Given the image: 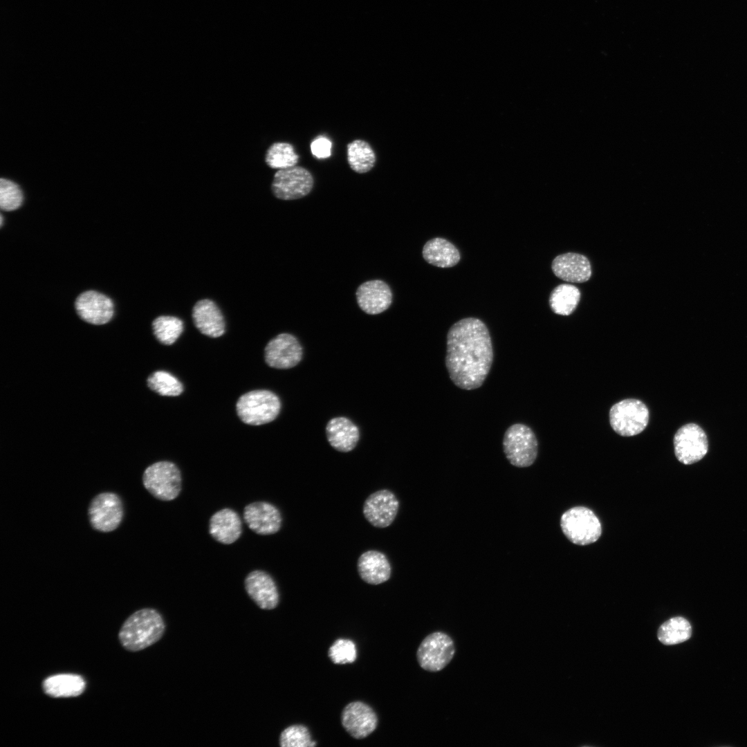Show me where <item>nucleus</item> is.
<instances>
[{"mask_svg": "<svg viewBox=\"0 0 747 747\" xmlns=\"http://www.w3.org/2000/svg\"><path fill=\"white\" fill-rule=\"evenodd\" d=\"M356 297L360 308L369 315L380 314L387 310L393 299L391 288L380 279L363 282L357 288Z\"/></svg>", "mask_w": 747, "mask_h": 747, "instance_id": "nucleus-17", "label": "nucleus"}, {"mask_svg": "<svg viewBox=\"0 0 747 747\" xmlns=\"http://www.w3.org/2000/svg\"><path fill=\"white\" fill-rule=\"evenodd\" d=\"M192 316L196 329L203 335L219 338L225 331V322L217 304L210 299H202L195 303Z\"/></svg>", "mask_w": 747, "mask_h": 747, "instance_id": "nucleus-19", "label": "nucleus"}, {"mask_svg": "<svg viewBox=\"0 0 747 747\" xmlns=\"http://www.w3.org/2000/svg\"><path fill=\"white\" fill-rule=\"evenodd\" d=\"M302 347L292 334L283 333L271 339L265 348V360L276 369H290L302 358Z\"/></svg>", "mask_w": 747, "mask_h": 747, "instance_id": "nucleus-13", "label": "nucleus"}, {"mask_svg": "<svg viewBox=\"0 0 747 747\" xmlns=\"http://www.w3.org/2000/svg\"><path fill=\"white\" fill-rule=\"evenodd\" d=\"M279 743L281 747H313L317 744L311 739L308 728L302 724L291 725L282 730Z\"/></svg>", "mask_w": 747, "mask_h": 747, "instance_id": "nucleus-32", "label": "nucleus"}, {"mask_svg": "<svg viewBox=\"0 0 747 747\" xmlns=\"http://www.w3.org/2000/svg\"><path fill=\"white\" fill-rule=\"evenodd\" d=\"M299 156L292 145L278 142L271 145L265 156L266 163L273 169H286L295 166Z\"/></svg>", "mask_w": 747, "mask_h": 747, "instance_id": "nucleus-30", "label": "nucleus"}, {"mask_svg": "<svg viewBox=\"0 0 747 747\" xmlns=\"http://www.w3.org/2000/svg\"><path fill=\"white\" fill-rule=\"evenodd\" d=\"M181 474L170 461H158L148 466L142 475L146 490L155 498L165 501L176 498L181 490Z\"/></svg>", "mask_w": 747, "mask_h": 747, "instance_id": "nucleus-6", "label": "nucleus"}, {"mask_svg": "<svg viewBox=\"0 0 747 747\" xmlns=\"http://www.w3.org/2000/svg\"><path fill=\"white\" fill-rule=\"evenodd\" d=\"M3 222H4V221H3V215L2 214H0V227H1V228H2V227H3Z\"/></svg>", "mask_w": 747, "mask_h": 747, "instance_id": "nucleus-36", "label": "nucleus"}, {"mask_svg": "<svg viewBox=\"0 0 747 747\" xmlns=\"http://www.w3.org/2000/svg\"><path fill=\"white\" fill-rule=\"evenodd\" d=\"M344 730L353 738L361 739L371 734L378 725V717L368 704L362 701L348 703L341 714Z\"/></svg>", "mask_w": 747, "mask_h": 747, "instance_id": "nucleus-15", "label": "nucleus"}, {"mask_svg": "<svg viewBox=\"0 0 747 747\" xmlns=\"http://www.w3.org/2000/svg\"><path fill=\"white\" fill-rule=\"evenodd\" d=\"M88 513L90 524L95 530L104 533L113 531L123 517L122 501L116 493H100L91 500Z\"/></svg>", "mask_w": 747, "mask_h": 747, "instance_id": "nucleus-10", "label": "nucleus"}, {"mask_svg": "<svg viewBox=\"0 0 747 747\" xmlns=\"http://www.w3.org/2000/svg\"><path fill=\"white\" fill-rule=\"evenodd\" d=\"M326 436L330 445L336 450L350 452L356 446L360 432L358 427L349 418L335 417L327 423Z\"/></svg>", "mask_w": 747, "mask_h": 747, "instance_id": "nucleus-23", "label": "nucleus"}, {"mask_svg": "<svg viewBox=\"0 0 747 747\" xmlns=\"http://www.w3.org/2000/svg\"><path fill=\"white\" fill-rule=\"evenodd\" d=\"M454 653L452 638L446 633L435 631L421 641L416 652V658L423 670L436 672L442 670L450 663Z\"/></svg>", "mask_w": 747, "mask_h": 747, "instance_id": "nucleus-8", "label": "nucleus"}, {"mask_svg": "<svg viewBox=\"0 0 747 747\" xmlns=\"http://www.w3.org/2000/svg\"><path fill=\"white\" fill-rule=\"evenodd\" d=\"M692 635V627L685 618H672L663 623L658 630V639L663 644L672 645L688 640Z\"/></svg>", "mask_w": 747, "mask_h": 747, "instance_id": "nucleus-28", "label": "nucleus"}, {"mask_svg": "<svg viewBox=\"0 0 747 747\" xmlns=\"http://www.w3.org/2000/svg\"><path fill=\"white\" fill-rule=\"evenodd\" d=\"M328 656L334 664L352 663L357 657L356 645L349 639H337L329 647Z\"/></svg>", "mask_w": 747, "mask_h": 747, "instance_id": "nucleus-34", "label": "nucleus"}, {"mask_svg": "<svg viewBox=\"0 0 747 747\" xmlns=\"http://www.w3.org/2000/svg\"><path fill=\"white\" fill-rule=\"evenodd\" d=\"M674 453L682 463L690 465L700 461L708 450L707 436L695 423L681 427L674 436Z\"/></svg>", "mask_w": 747, "mask_h": 747, "instance_id": "nucleus-11", "label": "nucleus"}, {"mask_svg": "<svg viewBox=\"0 0 747 747\" xmlns=\"http://www.w3.org/2000/svg\"><path fill=\"white\" fill-rule=\"evenodd\" d=\"M244 586L249 597L261 609L271 610L278 605V589L268 573L261 570L251 571L245 579Z\"/></svg>", "mask_w": 747, "mask_h": 747, "instance_id": "nucleus-18", "label": "nucleus"}, {"mask_svg": "<svg viewBox=\"0 0 747 747\" xmlns=\"http://www.w3.org/2000/svg\"><path fill=\"white\" fill-rule=\"evenodd\" d=\"M646 405L636 398H627L614 404L609 410L612 429L622 436H632L641 433L649 421Z\"/></svg>", "mask_w": 747, "mask_h": 747, "instance_id": "nucleus-7", "label": "nucleus"}, {"mask_svg": "<svg viewBox=\"0 0 747 747\" xmlns=\"http://www.w3.org/2000/svg\"><path fill=\"white\" fill-rule=\"evenodd\" d=\"M42 688L45 694L52 697H75L84 692L86 682L79 674H57L46 678Z\"/></svg>", "mask_w": 747, "mask_h": 747, "instance_id": "nucleus-24", "label": "nucleus"}, {"mask_svg": "<svg viewBox=\"0 0 747 747\" xmlns=\"http://www.w3.org/2000/svg\"><path fill=\"white\" fill-rule=\"evenodd\" d=\"M74 308L82 320L96 326L107 324L115 313V305L111 297L95 290H86L79 294Z\"/></svg>", "mask_w": 747, "mask_h": 747, "instance_id": "nucleus-12", "label": "nucleus"}, {"mask_svg": "<svg viewBox=\"0 0 747 747\" xmlns=\"http://www.w3.org/2000/svg\"><path fill=\"white\" fill-rule=\"evenodd\" d=\"M313 183V178L308 170L295 165L277 171L271 190L274 196L279 199L295 200L309 194Z\"/></svg>", "mask_w": 747, "mask_h": 747, "instance_id": "nucleus-9", "label": "nucleus"}, {"mask_svg": "<svg viewBox=\"0 0 747 747\" xmlns=\"http://www.w3.org/2000/svg\"><path fill=\"white\" fill-rule=\"evenodd\" d=\"M560 526L566 538L577 545L592 544L602 533L600 520L591 509L584 506L573 507L564 512L560 518Z\"/></svg>", "mask_w": 747, "mask_h": 747, "instance_id": "nucleus-5", "label": "nucleus"}, {"mask_svg": "<svg viewBox=\"0 0 747 747\" xmlns=\"http://www.w3.org/2000/svg\"><path fill=\"white\" fill-rule=\"evenodd\" d=\"M357 569L361 579L369 584H380L391 576V568L386 555L378 551L364 552L358 558Z\"/></svg>", "mask_w": 747, "mask_h": 747, "instance_id": "nucleus-22", "label": "nucleus"}, {"mask_svg": "<svg viewBox=\"0 0 747 747\" xmlns=\"http://www.w3.org/2000/svg\"><path fill=\"white\" fill-rule=\"evenodd\" d=\"M165 631L162 615L154 609L145 608L127 618L120 629L118 638L125 649L138 652L158 642Z\"/></svg>", "mask_w": 747, "mask_h": 747, "instance_id": "nucleus-2", "label": "nucleus"}, {"mask_svg": "<svg viewBox=\"0 0 747 747\" xmlns=\"http://www.w3.org/2000/svg\"><path fill=\"white\" fill-rule=\"evenodd\" d=\"M148 387L161 396H176L183 391L182 383L173 375L165 371L152 373L147 378Z\"/></svg>", "mask_w": 747, "mask_h": 747, "instance_id": "nucleus-31", "label": "nucleus"}, {"mask_svg": "<svg viewBox=\"0 0 747 747\" xmlns=\"http://www.w3.org/2000/svg\"><path fill=\"white\" fill-rule=\"evenodd\" d=\"M580 299V292L576 286L562 284L552 290L549 297V304L555 313L569 315L575 311Z\"/></svg>", "mask_w": 747, "mask_h": 747, "instance_id": "nucleus-26", "label": "nucleus"}, {"mask_svg": "<svg viewBox=\"0 0 747 747\" xmlns=\"http://www.w3.org/2000/svg\"><path fill=\"white\" fill-rule=\"evenodd\" d=\"M493 358L490 334L481 320L463 318L448 330L445 363L450 380L457 387L474 390L481 387Z\"/></svg>", "mask_w": 747, "mask_h": 747, "instance_id": "nucleus-1", "label": "nucleus"}, {"mask_svg": "<svg viewBox=\"0 0 747 747\" xmlns=\"http://www.w3.org/2000/svg\"><path fill=\"white\" fill-rule=\"evenodd\" d=\"M23 193L20 187L15 182L1 178L0 181V208L5 212H11L19 208L23 203Z\"/></svg>", "mask_w": 747, "mask_h": 747, "instance_id": "nucleus-33", "label": "nucleus"}, {"mask_svg": "<svg viewBox=\"0 0 747 747\" xmlns=\"http://www.w3.org/2000/svg\"><path fill=\"white\" fill-rule=\"evenodd\" d=\"M503 450L511 465L527 468L535 462L538 452V442L533 430L524 423L509 426L503 437Z\"/></svg>", "mask_w": 747, "mask_h": 747, "instance_id": "nucleus-3", "label": "nucleus"}, {"mask_svg": "<svg viewBox=\"0 0 747 747\" xmlns=\"http://www.w3.org/2000/svg\"><path fill=\"white\" fill-rule=\"evenodd\" d=\"M331 142L326 137L320 136L313 140L311 144V150L315 158H327L331 154Z\"/></svg>", "mask_w": 747, "mask_h": 747, "instance_id": "nucleus-35", "label": "nucleus"}, {"mask_svg": "<svg viewBox=\"0 0 747 747\" xmlns=\"http://www.w3.org/2000/svg\"><path fill=\"white\" fill-rule=\"evenodd\" d=\"M398 507L399 502L396 495L387 489H382L367 498L362 511L365 517L372 526L385 528L395 519Z\"/></svg>", "mask_w": 747, "mask_h": 747, "instance_id": "nucleus-14", "label": "nucleus"}, {"mask_svg": "<svg viewBox=\"0 0 747 747\" xmlns=\"http://www.w3.org/2000/svg\"><path fill=\"white\" fill-rule=\"evenodd\" d=\"M347 159L351 168L360 174L371 170L376 163L374 151L362 140H355L347 145Z\"/></svg>", "mask_w": 747, "mask_h": 747, "instance_id": "nucleus-27", "label": "nucleus"}, {"mask_svg": "<svg viewBox=\"0 0 747 747\" xmlns=\"http://www.w3.org/2000/svg\"><path fill=\"white\" fill-rule=\"evenodd\" d=\"M551 268L558 278L568 282H584L591 276L589 260L578 253L568 252L557 256L552 262Z\"/></svg>", "mask_w": 747, "mask_h": 747, "instance_id": "nucleus-20", "label": "nucleus"}, {"mask_svg": "<svg viewBox=\"0 0 747 747\" xmlns=\"http://www.w3.org/2000/svg\"><path fill=\"white\" fill-rule=\"evenodd\" d=\"M239 418L245 423L259 425L273 421L279 414L281 402L268 390H254L242 395L237 403Z\"/></svg>", "mask_w": 747, "mask_h": 747, "instance_id": "nucleus-4", "label": "nucleus"}, {"mask_svg": "<svg viewBox=\"0 0 747 747\" xmlns=\"http://www.w3.org/2000/svg\"><path fill=\"white\" fill-rule=\"evenodd\" d=\"M209 533L221 544H232L241 535V520L237 513L231 508L219 510L210 519Z\"/></svg>", "mask_w": 747, "mask_h": 747, "instance_id": "nucleus-21", "label": "nucleus"}, {"mask_svg": "<svg viewBox=\"0 0 747 747\" xmlns=\"http://www.w3.org/2000/svg\"><path fill=\"white\" fill-rule=\"evenodd\" d=\"M422 254L427 263L440 268L452 267L461 258L456 247L447 239L441 237L427 241L423 248Z\"/></svg>", "mask_w": 747, "mask_h": 747, "instance_id": "nucleus-25", "label": "nucleus"}, {"mask_svg": "<svg viewBox=\"0 0 747 747\" xmlns=\"http://www.w3.org/2000/svg\"><path fill=\"white\" fill-rule=\"evenodd\" d=\"M156 338L162 344L171 345L174 343L183 331L182 320L172 315H160L151 323Z\"/></svg>", "mask_w": 747, "mask_h": 747, "instance_id": "nucleus-29", "label": "nucleus"}, {"mask_svg": "<svg viewBox=\"0 0 747 747\" xmlns=\"http://www.w3.org/2000/svg\"><path fill=\"white\" fill-rule=\"evenodd\" d=\"M243 519L250 530L261 535L276 533L282 522L279 509L266 501H256L246 506Z\"/></svg>", "mask_w": 747, "mask_h": 747, "instance_id": "nucleus-16", "label": "nucleus"}]
</instances>
